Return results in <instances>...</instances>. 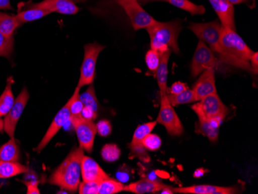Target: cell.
I'll return each mask as SVG.
<instances>
[{
	"label": "cell",
	"instance_id": "cell-44",
	"mask_svg": "<svg viewBox=\"0 0 258 194\" xmlns=\"http://www.w3.org/2000/svg\"><path fill=\"white\" fill-rule=\"evenodd\" d=\"M204 173H205V171L204 169H198L195 171L194 176L196 178L201 177V176H204Z\"/></svg>",
	"mask_w": 258,
	"mask_h": 194
},
{
	"label": "cell",
	"instance_id": "cell-46",
	"mask_svg": "<svg viewBox=\"0 0 258 194\" xmlns=\"http://www.w3.org/2000/svg\"><path fill=\"white\" fill-rule=\"evenodd\" d=\"M4 130V120L0 117V133H2Z\"/></svg>",
	"mask_w": 258,
	"mask_h": 194
},
{
	"label": "cell",
	"instance_id": "cell-29",
	"mask_svg": "<svg viewBox=\"0 0 258 194\" xmlns=\"http://www.w3.org/2000/svg\"><path fill=\"white\" fill-rule=\"evenodd\" d=\"M124 186L122 182L108 177L99 182L98 194H115L124 191Z\"/></svg>",
	"mask_w": 258,
	"mask_h": 194
},
{
	"label": "cell",
	"instance_id": "cell-24",
	"mask_svg": "<svg viewBox=\"0 0 258 194\" xmlns=\"http://www.w3.org/2000/svg\"><path fill=\"white\" fill-rule=\"evenodd\" d=\"M28 172V167L19 162L4 161L0 159V178L7 179Z\"/></svg>",
	"mask_w": 258,
	"mask_h": 194
},
{
	"label": "cell",
	"instance_id": "cell-45",
	"mask_svg": "<svg viewBox=\"0 0 258 194\" xmlns=\"http://www.w3.org/2000/svg\"><path fill=\"white\" fill-rule=\"evenodd\" d=\"M247 0H227L229 4H231L232 6L237 5V4H243V3H247Z\"/></svg>",
	"mask_w": 258,
	"mask_h": 194
},
{
	"label": "cell",
	"instance_id": "cell-20",
	"mask_svg": "<svg viewBox=\"0 0 258 194\" xmlns=\"http://www.w3.org/2000/svg\"><path fill=\"white\" fill-rule=\"evenodd\" d=\"M167 185L164 184L162 182L158 180L143 179L124 186V191L136 194L153 193V192H160Z\"/></svg>",
	"mask_w": 258,
	"mask_h": 194
},
{
	"label": "cell",
	"instance_id": "cell-33",
	"mask_svg": "<svg viewBox=\"0 0 258 194\" xmlns=\"http://www.w3.org/2000/svg\"><path fill=\"white\" fill-rule=\"evenodd\" d=\"M80 89L81 88L77 87L72 98L68 100L70 104L69 108L70 111H71V116L81 115V111L83 109V103L81 102V99H80Z\"/></svg>",
	"mask_w": 258,
	"mask_h": 194
},
{
	"label": "cell",
	"instance_id": "cell-42",
	"mask_svg": "<svg viewBox=\"0 0 258 194\" xmlns=\"http://www.w3.org/2000/svg\"><path fill=\"white\" fill-rule=\"evenodd\" d=\"M116 176H117L118 181L121 182H126L129 179L128 173H127L125 171H119L117 173Z\"/></svg>",
	"mask_w": 258,
	"mask_h": 194
},
{
	"label": "cell",
	"instance_id": "cell-11",
	"mask_svg": "<svg viewBox=\"0 0 258 194\" xmlns=\"http://www.w3.org/2000/svg\"><path fill=\"white\" fill-rule=\"evenodd\" d=\"M30 95L27 88H23L20 95L15 99L14 105L12 107L4 118V131L8 134L10 139H14L16 126L17 122L21 117L23 111L25 109L26 105L28 102Z\"/></svg>",
	"mask_w": 258,
	"mask_h": 194
},
{
	"label": "cell",
	"instance_id": "cell-19",
	"mask_svg": "<svg viewBox=\"0 0 258 194\" xmlns=\"http://www.w3.org/2000/svg\"><path fill=\"white\" fill-rule=\"evenodd\" d=\"M50 14L52 13L50 10L39 7L37 4L28 2L27 4H24L23 7L20 8L16 17L21 26L29 22L40 20Z\"/></svg>",
	"mask_w": 258,
	"mask_h": 194
},
{
	"label": "cell",
	"instance_id": "cell-15",
	"mask_svg": "<svg viewBox=\"0 0 258 194\" xmlns=\"http://www.w3.org/2000/svg\"><path fill=\"white\" fill-rule=\"evenodd\" d=\"M86 0H43L37 3L39 7L50 10L51 13H58L63 15H75L80 9L77 3L85 2Z\"/></svg>",
	"mask_w": 258,
	"mask_h": 194
},
{
	"label": "cell",
	"instance_id": "cell-12",
	"mask_svg": "<svg viewBox=\"0 0 258 194\" xmlns=\"http://www.w3.org/2000/svg\"><path fill=\"white\" fill-rule=\"evenodd\" d=\"M156 121H149L145 124H140L136 128L133 135L129 148H130V157L138 158L145 163H148L150 160L149 155L147 153V150L143 146V139L149 133H152L156 126Z\"/></svg>",
	"mask_w": 258,
	"mask_h": 194
},
{
	"label": "cell",
	"instance_id": "cell-17",
	"mask_svg": "<svg viewBox=\"0 0 258 194\" xmlns=\"http://www.w3.org/2000/svg\"><path fill=\"white\" fill-rule=\"evenodd\" d=\"M215 10L223 27L236 30L234 8L227 0H209Z\"/></svg>",
	"mask_w": 258,
	"mask_h": 194
},
{
	"label": "cell",
	"instance_id": "cell-41",
	"mask_svg": "<svg viewBox=\"0 0 258 194\" xmlns=\"http://www.w3.org/2000/svg\"><path fill=\"white\" fill-rule=\"evenodd\" d=\"M250 66L253 68L254 75H257L258 72V53L254 52L252 55L251 58L250 60Z\"/></svg>",
	"mask_w": 258,
	"mask_h": 194
},
{
	"label": "cell",
	"instance_id": "cell-22",
	"mask_svg": "<svg viewBox=\"0 0 258 194\" xmlns=\"http://www.w3.org/2000/svg\"><path fill=\"white\" fill-rule=\"evenodd\" d=\"M223 122L222 120L211 119L207 121H199L196 123V133L202 134L210 140V141L215 143L218 140L219 128Z\"/></svg>",
	"mask_w": 258,
	"mask_h": 194
},
{
	"label": "cell",
	"instance_id": "cell-4",
	"mask_svg": "<svg viewBox=\"0 0 258 194\" xmlns=\"http://www.w3.org/2000/svg\"><path fill=\"white\" fill-rule=\"evenodd\" d=\"M192 109L198 116L199 121L220 119L224 121L230 109L223 103L217 93L208 95L194 104Z\"/></svg>",
	"mask_w": 258,
	"mask_h": 194
},
{
	"label": "cell",
	"instance_id": "cell-13",
	"mask_svg": "<svg viewBox=\"0 0 258 194\" xmlns=\"http://www.w3.org/2000/svg\"><path fill=\"white\" fill-rule=\"evenodd\" d=\"M69 105V101H68L66 105L56 114L54 119L53 120L51 124L46 131V134L44 135L43 138L40 141V144L36 148V151L37 153H40L46 147V145L51 141L52 139L56 136V133L60 131V128L63 126V124L67 121H69L70 118H71Z\"/></svg>",
	"mask_w": 258,
	"mask_h": 194
},
{
	"label": "cell",
	"instance_id": "cell-25",
	"mask_svg": "<svg viewBox=\"0 0 258 194\" xmlns=\"http://www.w3.org/2000/svg\"><path fill=\"white\" fill-rule=\"evenodd\" d=\"M14 82V78L10 77L7 79V86L0 96V117L5 116L15 102V98L12 91V85Z\"/></svg>",
	"mask_w": 258,
	"mask_h": 194
},
{
	"label": "cell",
	"instance_id": "cell-18",
	"mask_svg": "<svg viewBox=\"0 0 258 194\" xmlns=\"http://www.w3.org/2000/svg\"><path fill=\"white\" fill-rule=\"evenodd\" d=\"M81 176L83 181H96L99 182L108 177V174L95 159L86 156H84L81 163Z\"/></svg>",
	"mask_w": 258,
	"mask_h": 194
},
{
	"label": "cell",
	"instance_id": "cell-31",
	"mask_svg": "<svg viewBox=\"0 0 258 194\" xmlns=\"http://www.w3.org/2000/svg\"><path fill=\"white\" fill-rule=\"evenodd\" d=\"M101 156L105 161L113 163L119 159L121 156V150L116 145L107 144L103 146Z\"/></svg>",
	"mask_w": 258,
	"mask_h": 194
},
{
	"label": "cell",
	"instance_id": "cell-43",
	"mask_svg": "<svg viewBox=\"0 0 258 194\" xmlns=\"http://www.w3.org/2000/svg\"><path fill=\"white\" fill-rule=\"evenodd\" d=\"M0 10H14L10 4V0H0Z\"/></svg>",
	"mask_w": 258,
	"mask_h": 194
},
{
	"label": "cell",
	"instance_id": "cell-21",
	"mask_svg": "<svg viewBox=\"0 0 258 194\" xmlns=\"http://www.w3.org/2000/svg\"><path fill=\"white\" fill-rule=\"evenodd\" d=\"M172 50L160 53V61L156 72V78L160 90L161 95H167L168 63Z\"/></svg>",
	"mask_w": 258,
	"mask_h": 194
},
{
	"label": "cell",
	"instance_id": "cell-7",
	"mask_svg": "<svg viewBox=\"0 0 258 194\" xmlns=\"http://www.w3.org/2000/svg\"><path fill=\"white\" fill-rule=\"evenodd\" d=\"M156 122L164 125L170 136H180L183 133L182 122L173 107L169 103L167 95H161L160 110Z\"/></svg>",
	"mask_w": 258,
	"mask_h": 194
},
{
	"label": "cell",
	"instance_id": "cell-14",
	"mask_svg": "<svg viewBox=\"0 0 258 194\" xmlns=\"http://www.w3.org/2000/svg\"><path fill=\"white\" fill-rule=\"evenodd\" d=\"M192 91L197 96V101L208 95L217 93L215 83V69L211 68L204 71L194 85Z\"/></svg>",
	"mask_w": 258,
	"mask_h": 194
},
{
	"label": "cell",
	"instance_id": "cell-3",
	"mask_svg": "<svg viewBox=\"0 0 258 194\" xmlns=\"http://www.w3.org/2000/svg\"><path fill=\"white\" fill-rule=\"evenodd\" d=\"M151 40V49L159 52V54L171 50L174 53H179L178 37L182 30L180 20L173 21L156 22L146 28Z\"/></svg>",
	"mask_w": 258,
	"mask_h": 194
},
{
	"label": "cell",
	"instance_id": "cell-32",
	"mask_svg": "<svg viewBox=\"0 0 258 194\" xmlns=\"http://www.w3.org/2000/svg\"><path fill=\"white\" fill-rule=\"evenodd\" d=\"M14 36L7 37L0 33V56L10 58L14 50Z\"/></svg>",
	"mask_w": 258,
	"mask_h": 194
},
{
	"label": "cell",
	"instance_id": "cell-28",
	"mask_svg": "<svg viewBox=\"0 0 258 194\" xmlns=\"http://www.w3.org/2000/svg\"><path fill=\"white\" fill-rule=\"evenodd\" d=\"M167 98L172 107L184 105V104L192 103L197 101V96L194 91L192 89H189V88L177 95L167 94Z\"/></svg>",
	"mask_w": 258,
	"mask_h": 194
},
{
	"label": "cell",
	"instance_id": "cell-1",
	"mask_svg": "<svg viewBox=\"0 0 258 194\" xmlns=\"http://www.w3.org/2000/svg\"><path fill=\"white\" fill-rule=\"evenodd\" d=\"M220 44L224 52L218 59L220 63H227L254 74L250 63L254 52L246 44L236 30L222 26Z\"/></svg>",
	"mask_w": 258,
	"mask_h": 194
},
{
	"label": "cell",
	"instance_id": "cell-36",
	"mask_svg": "<svg viewBox=\"0 0 258 194\" xmlns=\"http://www.w3.org/2000/svg\"><path fill=\"white\" fill-rule=\"evenodd\" d=\"M99 182L96 181H83L79 185L80 194H98Z\"/></svg>",
	"mask_w": 258,
	"mask_h": 194
},
{
	"label": "cell",
	"instance_id": "cell-9",
	"mask_svg": "<svg viewBox=\"0 0 258 194\" xmlns=\"http://www.w3.org/2000/svg\"><path fill=\"white\" fill-rule=\"evenodd\" d=\"M117 3L127 14L135 30L148 28L157 22L145 11L138 0H117Z\"/></svg>",
	"mask_w": 258,
	"mask_h": 194
},
{
	"label": "cell",
	"instance_id": "cell-30",
	"mask_svg": "<svg viewBox=\"0 0 258 194\" xmlns=\"http://www.w3.org/2000/svg\"><path fill=\"white\" fill-rule=\"evenodd\" d=\"M80 99L81 102L83 103L84 107H88L91 108L93 111L98 112V102L97 99L96 95H95V87L94 85L91 84L89 88H88L85 92L82 95H80Z\"/></svg>",
	"mask_w": 258,
	"mask_h": 194
},
{
	"label": "cell",
	"instance_id": "cell-39",
	"mask_svg": "<svg viewBox=\"0 0 258 194\" xmlns=\"http://www.w3.org/2000/svg\"><path fill=\"white\" fill-rule=\"evenodd\" d=\"M188 86L182 82H177L174 83L173 85L169 88V94L172 95H177V94L181 93L182 91H185L188 89Z\"/></svg>",
	"mask_w": 258,
	"mask_h": 194
},
{
	"label": "cell",
	"instance_id": "cell-6",
	"mask_svg": "<svg viewBox=\"0 0 258 194\" xmlns=\"http://www.w3.org/2000/svg\"><path fill=\"white\" fill-rule=\"evenodd\" d=\"M105 47V46L98 43L85 45V56L81 67V75L77 86L78 88H81L93 83L95 78V68L98 56Z\"/></svg>",
	"mask_w": 258,
	"mask_h": 194
},
{
	"label": "cell",
	"instance_id": "cell-37",
	"mask_svg": "<svg viewBox=\"0 0 258 194\" xmlns=\"http://www.w3.org/2000/svg\"><path fill=\"white\" fill-rule=\"evenodd\" d=\"M96 126L97 133L102 137L109 136L112 132L111 123L107 120H101L96 124Z\"/></svg>",
	"mask_w": 258,
	"mask_h": 194
},
{
	"label": "cell",
	"instance_id": "cell-26",
	"mask_svg": "<svg viewBox=\"0 0 258 194\" xmlns=\"http://www.w3.org/2000/svg\"><path fill=\"white\" fill-rule=\"evenodd\" d=\"M20 150L15 139H10L7 143L0 147V159L4 161L18 162Z\"/></svg>",
	"mask_w": 258,
	"mask_h": 194
},
{
	"label": "cell",
	"instance_id": "cell-35",
	"mask_svg": "<svg viewBox=\"0 0 258 194\" xmlns=\"http://www.w3.org/2000/svg\"><path fill=\"white\" fill-rule=\"evenodd\" d=\"M159 61H160V54H159V52L150 49L146 53V63L151 72L156 73V69H157L159 64Z\"/></svg>",
	"mask_w": 258,
	"mask_h": 194
},
{
	"label": "cell",
	"instance_id": "cell-5",
	"mask_svg": "<svg viewBox=\"0 0 258 194\" xmlns=\"http://www.w3.org/2000/svg\"><path fill=\"white\" fill-rule=\"evenodd\" d=\"M221 27V23L219 20H214L205 24L192 23L188 28L192 30L200 40L208 44L210 50L218 54L217 59H219L224 53L220 44Z\"/></svg>",
	"mask_w": 258,
	"mask_h": 194
},
{
	"label": "cell",
	"instance_id": "cell-8",
	"mask_svg": "<svg viewBox=\"0 0 258 194\" xmlns=\"http://www.w3.org/2000/svg\"><path fill=\"white\" fill-rule=\"evenodd\" d=\"M70 121L76 132L80 147L91 153L97 134L96 124L91 120L85 119L81 115L71 116Z\"/></svg>",
	"mask_w": 258,
	"mask_h": 194
},
{
	"label": "cell",
	"instance_id": "cell-40",
	"mask_svg": "<svg viewBox=\"0 0 258 194\" xmlns=\"http://www.w3.org/2000/svg\"><path fill=\"white\" fill-rule=\"evenodd\" d=\"M81 115L85 119L93 121L97 118V112L93 111L91 108H88V107H84L83 109L81 111Z\"/></svg>",
	"mask_w": 258,
	"mask_h": 194
},
{
	"label": "cell",
	"instance_id": "cell-16",
	"mask_svg": "<svg viewBox=\"0 0 258 194\" xmlns=\"http://www.w3.org/2000/svg\"><path fill=\"white\" fill-rule=\"evenodd\" d=\"M173 193L189 194H234L237 193L236 187H224V186H212V185H197V186H185V187H172Z\"/></svg>",
	"mask_w": 258,
	"mask_h": 194
},
{
	"label": "cell",
	"instance_id": "cell-2",
	"mask_svg": "<svg viewBox=\"0 0 258 194\" xmlns=\"http://www.w3.org/2000/svg\"><path fill=\"white\" fill-rule=\"evenodd\" d=\"M84 156L82 148L72 150L50 176L49 179L50 184L60 186L69 192H76L81 183V163Z\"/></svg>",
	"mask_w": 258,
	"mask_h": 194
},
{
	"label": "cell",
	"instance_id": "cell-34",
	"mask_svg": "<svg viewBox=\"0 0 258 194\" xmlns=\"http://www.w3.org/2000/svg\"><path fill=\"white\" fill-rule=\"evenodd\" d=\"M143 145L149 151H157L162 146V140L157 135L149 133L143 139Z\"/></svg>",
	"mask_w": 258,
	"mask_h": 194
},
{
	"label": "cell",
	"instance_id": "cell-38",
	"mask_svg": "<svg viewBox=\"0 0 258 194\" xmlns=\"http://www.w3.org/2000/svg\"><path fill=\"white\" fill-rule=\"evenodd\" d=\"M24 184L27 186V194H40L37 180L24 181Z\"/></svg>",
	"mask_w": 258,
	"mask_h": 194
},
{
	"label": "cell",
	"instance_id": "cell-10",
	"mask_svg": "<svg viewBox=\"0 0 258 194\" xmlns=\"http://www.w3.org/2000/svg\"><path fill=\"white\" fill-rule=\"evenodd\" d=\"M220 61L214 52L210 50L207 44L200 40L194 53L191 64V75L194 78L201 75L207 69L217 68Z\"/></svg>",
	"mask_w": 258,
	"mask_h": 194
},
{
	"label": "cell",
	"instance_id": "cell-23",
	"mask_svg": "<svg viewBox=\"0 0 258 194\" xmlns=\"http://www.w3.org/2000/svg\"><path fill=\"white\" fill-rule=\"evenodd\" d=\"M140 2H153V1H164L181 10L189 12L191 15H203L205 14L206 10L204 6L197 5L189 0H138Z\"/></svg>",
	"mask_w": 258,
	"mask_h": 194
},
{
	"label": "cell",
	"instance_id": "cell-27",
	"mask_svg": "<svg viewBox=\"0 0 258 194\" xmlns=\"http://www.w3.org/2000/svg\"><path fill=\"white\" fill-rule=\"evenodd\" d=\"M20 26L16 16L0 13V33L7 37H11L14 36V32Z\"/></svg>",
	"mask_w": 258,
	"mask_h": 194
}]
</instances>
